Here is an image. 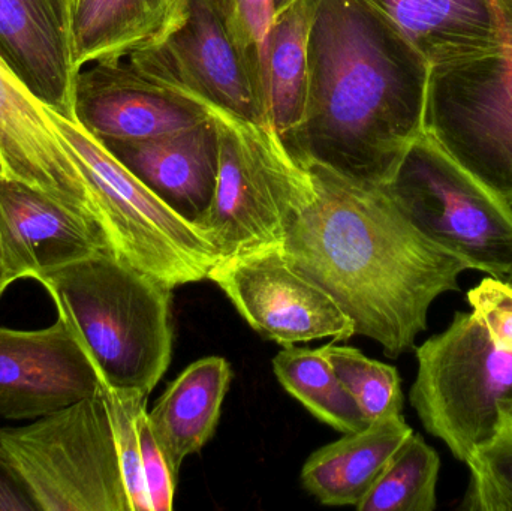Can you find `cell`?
<instances>
[{"mask_svg":"<svg viewBox=\"0 0 512 511\" xmlns=\"http://www.w3.org/2000/svg\"><path fill=\"white\" fill-rule=\"evenodd\" d=\"M72 3H74V0H69V15H71Z\"/></svg>","mask_w":512,"mask_h":511,"instance_id":"obj_35","label":"cell"},{"mask_svg":"<svg viewBox=\"0 0 512 511\" xmlns=\"http://www.w3.org/2000/svg\"><path fill=\"white\" fill-rule=\"evenodd\" d=\"M322 353L367 423L402 414V378L394 366L369 359L358 348L346 345H325Z\"/></svg>","mask_w":512,"mask_h":511,"instance_id":"obj_25","label":"cell"},{"mask_svg":"<svg viewBox=\"0 0 512 511\" xmlns=\"http://www.w3.org/2000/svg\"><path fill=\"white\" fill-rule=\"evenodd\" d=\"M104 146L177 215L203 230L218 179V132L212 116L203 125L155 140Z\"/></svg>","mask_w":512,"mask_h":511,"instance_id":"obj_16","label":"cell"},{"mask_svg":"<svg viewBox=\"0 0 512 511\" xmlns=\"http://www.w3.org/2000/svg\"><path fill=\"white\" fill-rule=\"evenodd\" d=\"M412 432L403 414L349 432L309 456L301 483L324 506L357 507Z\"/></svg>","mask_w":512,"mask_h":511,"instance_id":"obj_21","label":"cell"},{"mask_svg":"<svg viewBox=\"0 0 512 511\" xmlns=\"http://www.w3.org/2000/svg\"><path fill=\"white\" fill-rule=\"evenodd\" d=\"M104 251L113 249L98 227L41 189L0 173V269L12 282Z\"/></svg>","mask_w":512,"mask_h":511,"instance_id":"obj_14","label":"cell"},{"mask_svg":"<svg viewBox=\"0 0 512 511\" xmlns=\"http://www.w3.org/2000/svg\"><path fill=\"white\" fill-rule=\"evenodd\" d=\"M231 380L227 359L206 357L189 365L147 411L174 479H179L185 459L201 452L215 435Z\"/></svg>","mask_w":512,"mask_h":511,"instance_id":"obj_20","label":"cell"},{"mask_svg":"<svg viewBox=\"0 0 512 511\" xmlns=\"http://www.w3.org/2000/svg\"><path fill=\"white\" fill-rule=\"evenodd\" d=\"M74 117L102 143H135L203 125L210 113L123 57L89 63L78 71Z\"/></svg>","mask_w":512,"mask_h":511,"instance_id":"obj_12","label":"cell"},{"mask_svg":"<svg viewBox=\"0 0 512 511\" xmlns=\"http://www.w3.org/2000/svg\"><path fill=\"white\" fill-rule=\"evenodd\" d=\"M430 66L493 53L507 36L501 0H366Z\"/></svg>","mask_w":512,"mask_h":511,"instance_id":"obj_18","label":"cell"},{"mask_svg":"<svg viewBox=\"0 0 512 511\" xmlns=\"http://www.w3.org/2000/svg\"><path fill=\"white\" fill-rule=\"evenodd\" d=\"M315 197L280 243L286 260L324 288L355 327L391 359L414 350L433 302L459 291L471 270L417 230L384 188L319 165L307 167Z\"/></svg>","mask_w":512,"mask_h":511,"instance_id":"obj_2","label":"cell"},{"mask_svg":"<svg viewBox=\"0 0 512 511\" xmlns=\"http://www.w3.org/2000/svg\"><path fill=\"white\" fill-rule=\"evenodd\" d=\"M439 471L438 452L420 434L412 432L355 509L433 511L438 504Z\"/></svg>","mask_w":512,"mask_h":511,"instance_id":"obj_24","label":"cell"},{"mask_svg":"<svg viewBox=\"0 0 512 511\" xmlns=\"http://www.w3.org/2000/svg\"><path fill=\"white\" fill-rule=\"evenodd\" d=\"M0 159L17 177L92 224L83 180L47 107L0 53Z\"/></svg>","mask_w":512,"mask_h":511,"instance_id":"obj_15","label":"cell"},{"mask_svg":"<svg viewBox=\"0 0 512 511\" xmlns=\"http://www.w3.org/2000/svg\"><path fill=\"white\" fill-rule=\"evenodd\" d=\"M128 57L206 108L271 126L267 98L216 0H191L167 42Z\"/></svg>","mask_w":512,"mask_h":511,"instance_id":"obj_11","label":"cell"},{"mask_svg":"<svg viewBox=\"0 0 512 511\" xmlns=\"http://www.w3.org/2000/svg\"><path fill=\"white\" fill-rule=\"evenodd\" d=\"M0 511H39L18 474L0 458Z\"/></svg>","mask_w":512,"mask_h":511,"instance_id":"obj_31","label":"cell"},{"mask_svg":"<svg viewBox=\"0 0 512 511\" xmlns=\"http://www.w3.org/2000/svg\"><path fill=\"white\" fill-rule=\"evenodd\" d=\"M385 194L427 239L471 270L512 272V206L460 167L426 131L409 147Z\"/></svg>","mask_w":512,"mask_h":511,"instance_id":"obj_8","label":"cell"},{"mask_svg":"<svg viewBox=\"0 0 512 511\" xmlns=\"http://www.w3.org/2000/svg\"><path fill=\"white\" fill-rule=\"evenodd\" d=\"M273 371L292 398L334 431L349 434L369 425L322 348H283L273 359Z\"/></svg>","mask_w":512,"mask_h":511,"instance_id":"obj_23","label":"cell"},{"mask_svg":"<svg viewBox=\"0 0 512 511\" xmlns=\"http://www.w3.org/2000/svg\"><path fill=\"white\" fill-rule=\"evenodd\" d=\"M83 180L87 215L117 257L171 288L207 279L219 260L207 234L177 215L75 117L51 110Z\"/></svg>","mask_w":512,"mask_h":511,"instance_id":"obj_4","label":"cell"},{"mask_svg":"<svg viewBox=\"0 0 512 511\" xmlns=\"http://www.w3.org/2000/svg\"><path fill=\"white\" fill-rule=\"evenodd\" d=\"M504 45L430 66L424 131L512 206V0H501Z\"/></svg>","mask_w":512,"mask_h":511,"instance_id":"obj_9","label":"cell"},{"mask_svg":"<svg viewBox=\"0 0 512 511\" xmlns=\"http://www.w3.org/2000/svg\"><path fill=\"white\" fill-rule=\"evenodd\" d=\"M0 173H3L2 159H0Z\"/></svg>","mask_w":512,"mask_h":511,"instance_id":"obj_36","label":"cell"},{"mask_svg":"<svg viewBox=\"0 0 512 511\" xmlns=\"http://www.w3.org/2000/svg\"><path fill=\"white\" fill-rule=\"evenodd\" d=\"M107 389L149 396L173 354L170 285L113 251L39 276Z\"/></svg>","mask_w":512,"mask_h":511,"instance_id":"obj_3","label":"cell"},{"mask_svg":"<svg viewBox=\"0 0 512 511\" xmlns=\"http://www.w3.org/2000/svg\"><path fill=\"white\" fill-rule=\"evenodd\" d=\"M429 78L426 57L366 0H315L306 113L286 150L382 188L424 132Z\"/></svg>","mask_w":512,"mask_h":511,"instance_id":"obj_1","label":"cell"},{"mask_svg":"<svg viewBox=\"0 0 512 511\" xmlns=\"http://www.w3.org/2000/svg\"><path fill=\"white\" fill-rule=\"evenodd\" d=\"M0 458L39 511H132L102 392L32 425L0 428Z\"/></svg>","mask_w":512,"mask_h":511,"instance_id":"obj_7","label":"cell"},{"mask_svg":"<svg viewBox=\"0 0 512 511\" xmlns=\"http://www.w3.org/2000/svg\"><path fill=\"white\" fill-rule=\"evenodd\" d=\"M11 284V279H9L8 276H6L5 273L2 272V269H0V296H2L3 291H5L6 288H8L9 285Z\"/></svg>","mask_w":512,"mask_h":511,"instance_id":"obj_33","label":"cell"},{"mask_svg":"<svg viewBox=\"0 0 512 511\" xmlns=\"http://www.w3.org/2000/svg\"><path fill=\"white\" fill-rule=\"evenodd\" d=\"M218 132L215 195L203 231L219 258L280 245L315 197L309 170L273 126L207 108Z\"/></svg>","mask_w":512,"mask_h":511,"instance_id":"obj_5","label":"cell"},{"mask_svg":"<svg viewBox=\"0 0 512 511\" xmlns=\"http://www.w3.org/2000/svg\"><path fill=\"white\" fill-rule=\"evenodd\" d=\"M315 0H294L274 14L267 42L270 120L288 144L303 122L309 93V45Z\"/></svg>","mask_w":512,"mask_h":511,"instance_id":"obj_22","label":"cell"},{"mask_svg":"<svg viewBox=\"0 0 512 511\" xmlns=\"http://www.w3.org/2000/svg\"><path fill=\"white\" fill-rule=\"evenodd\" d=\"M71 327L60 315L41 330L0 326V417L36 420L104 389Z\"/></svg>","mask_w":512,"mask_h":511,"instance_id":"obj_13","label":"cell"},{"mask_svg":"<svg viewBox=\"0 0 512 511\" xmlns=\"http://www.w3.org/2000/svg\"><path fill=\"white\" fill-rule=\"evenodd\" d=\"M292 2H294V0H273L274 14H276V12L282 11V9H285L286 6L291 5Z\"/></svg>","mask_w":512,"mask_h":511,"instance_id":"obj_34","label":"cell"},{"mask_svg":"<svg viewBox=\"0 0 512 511\" xmlns=\"http://www.w3.org/2000/svg\"><path fill=\"white\" fill-rule=\"evenodd\" d=\"M459 510L512 511V428L475 453Z\"/></svg>","mask_w":512,"mask_h":511,"instance_id":"obj_27","label":"cell"},{"mask_svg":"<svg viewBox=\"0 0 512 511\" xmlns=\"http://www.w3.org/2000/svg\"><path fill=\"white\" fill-rule=\"evenodd\" d=\"M117 455H119L120 470L123 482L128 492L132 511H150L147 498L146 483H144L143 464H141L140 437H138V416L147 408L149 396L138 392H122L104 387L102 390Z\"/></svg>","mask_w":512,"mask_h":511,"instance_id":"obj_26","label":"cell"},{"mask_svg":"<svg viewBox=\"0 0 512 511\" xmlns=\"http://www.w3.org/2000/svg\"><path fill=\"white\" fill-rule=\"evenodd\" d=\"M51 8L56 12L57 17L60 18L69 33V0H48Z\"/></svg>","mask_w":512,"mask_h":511,"instance_id":"obj_32","label":"cell"},{"mask_svg":"<svg viewBox=\"0 0 512 511\" xmlns=\"http://www.w3.org/2000/svg\"><path fill=\"white\" fill-rule=\"evenodd\" d=\"M412 408L433 437L468 465L512 428V354L495 347L474 312L415 347Z\"/></svg>","mask_w":512,"mask_h":511,"instance_id":"obj_6","label":"cell"},{"mask_svg":"<svg viewBox=\"0 0 512 511\" xmlns=\"http://www.w3.org/2000/svg\"><path fill=\"white\" fill-rule=\"evenodd\" d=\"M207 279L224 291L256 333L280 347L355 336L354 323L339 303L295 270L280 245L219 258Z\"/></svg>","mask_w":512,"mask_h":511,"instance_id":"obj_10","label":"cell"},{"mask_svg":"<svg viewBox=\"0 0 512 511\" xmlns=\"http://www.w3.org/2000/svg\"><path fill=\"white\" fill-rule=\"evenodd\" d=\"M234 38L251 65L256 81L268 102L267 42L274 18L273 0H216ZM270 110V105H268Z\"/></svg>","mask_w":512,"mask_h":511,"instance_id":"obj_28","label":"cell"},{"mask_svg":"<svg viewBox=\"0 0 512 511\" xmlns=\"http://www.w3.org/2000/svg\"><path fill=\"white\" fill-rule=\"evenodd\" d=\"M138 437H140L141 464L150 511H171L174 507L177 480L171 474L167 459L147 419V408L138 416Z\"/></svg>","mask_w":512,"mask_h":511,"instance_id":"obj_30","label":"cell"},{"mask_svg":"<svg viewBox=\"0 0 512 511\" xmlns=\"http://www.w3.org/2000/svg\"><path fill=\"white\" fill-rule=\"evenodd\" d=\"M468 302L496 348L512 354V284L489 276L468 293Z\"/></svg>","mask_w":512,"mask_h":511,"instance_id":"obj_29","label":"cell"},{"mask_svg":"<svg viewBox=\"0 0 512 511\" xmlns=\"http://www.w3.org/2000/svg\"><path fill=\"white\" fill-rule=\"evenodd\" d=\"M0 53L47 107L74 117L78 69L68 29L48 0H0Z\"/></svg>","mask_w":512,"mask_h":511,"instance_id":"obj_17","label":"cell"},{"mask_svg":"<svg viewBox=\"0 0 512 511\" xmlns=\"http://www.w3.org/2000/svg\"><path fill=\"white\" fill-rule=\"evenodd\" d=\"M191 0H74L69 39L75 68L132 56L167 42Z\"/></svg>","mask_w":512,"mask_h":511,"instance_id":"obj_19","label":"cell"}]
</instances>
